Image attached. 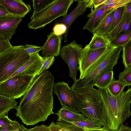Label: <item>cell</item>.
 <instances>
[{
  "mask_svg": "<svg viewBox=\"0 0 131 131\" xmlns=\"http://www.w3.org/2000/svg\"><path fill=\"white\" fill-rule=\"evenodd\" d=\"M54 77L48 71L36 76L27 92L20 100L15 114L26 125L44 122L54 114Z\"/></svg>",
  "mask_w": 131,
  "mask_h": 131,
  "instance_id": "obj_1",
  "label": "cell"
},
{
  "mask_svg": "<svg viewBox=\"0 0 131 131\" xmlns=\"http://www.w3.org/2000/svg\"><path fill=\"white\" fill-rule=\"evenodd\" d=\"M98 88L104 122L102 128L110 131H118L131 115V87L117 98L111 96L106 88Z\"/></svg>",
  "mask_w": 131,
  "mask_h": 131,
  "instance_id": "obj_2",
  "label": "cell"
},
{
  "mask_svg": "<svg viewBox=\"0 0 131 131\" xmlns=\"http://www.w3.org/2000/svg\"><path fill=\"white\" fill-rule=\"evenodd\" d=\"M74 91L81 113L85 120L100 124L103 126L99 90L89 88Z\"/></svg>",
  "mask_w": 131,
  "mask_h": 131,
  "instance_id": "obj_3",
  "label": "cell"
},
{
  "mask_svg": "<svg viewBox=\"0 0 131 131\" xmlns=\"http://www.w3.org/2000/svg\"><path fill=\"white\" fill-rule=\"evenodd\" d=\"M74 1L53 0L48 6L38 12L34 11L28 24V27L36 30L42 28L57 18L67 14Z\"/></svg>",
  "mask_w": 131,
  "mask_h": 131,
  "instance_id": "obj_4",
  "label": "cell"
},
{
  "mask_svg": "<svg viewBox=\"0 0 131 131\" xmlns=\"http://www.w3.org/2000/svg\"><path fill=\"white\" fill-rule=\"evenodd\" d=\"M122 48L116 47L109 55L92 71L82 78L74 82L71 88L74 91L83 88H93L98 80L103 75L113 71L117 64Z\"/></svg>",
  "mask_w": 131,
  "mask_h": 131,
  "instance_id": "obj_5",
  "label": "cell"
},
{
  "mask_svg": "<svg viewBox=\"0 0 131 131\" xmlns=\"http://www.w3.org/2000/svg\"><path fill=\"white\" fill-rule=\"evenodd\" d=\"M23 45L13 46L0 54V83L7 79L25 63L30 56Z\"/></svg>",
  "mask_w": 131,
  "mask_h": 131,
  "instance_id": "obj_6",
  "label": "cell"
},
{
  "mask_svg": "<svg viewBox=\"0 0 131 131\" xmlns=\"http://www.w3.org/2000/svg\"><path fill=\"white\" fill-rule=\"evenodd\" d=\"M35 77L17 75L0 83V94L15 99L20 98L29 89Z\"/></svg>",
  "mask_w": 131,
  "mask_h": 131,
  "instance_id": "obj_7",
  "label": "cell"
},
{
  "mask_svg": "<svg viewBox=\"0 0 131 131\" xmlns=\"http://www.w3.org/2000/svg\"><path fill=\"white\" fill-rule=\"evenodd\" d=\"M82 46L77 43L74 40L69 43L63 46L61 49L60 55L67 64L69 69V76L75 82L76 79L78 61L83 49Z\"/></svg>",
  "mask_w": 131,
  "mask_h": 131,
  "instance_id": "obj_8",
  "label": "cell"
},
{
  "mask_svg": "<svg viewBox=\"0 0 131 131\" xmlns=\"http://www.w3.org/2000/svg\"><path fill=\"white\" fill-rule=\"evenodd\" d=\"M53 92L62 106L78 113H81L74 91L63 81L54 83Z\"/></svg>",
  "mask_w": 131,
  "mask_h": 131,
  "instance_id": "obj_9",
  "label": "cell"
},
{
  "mask_svg": "<svg viewBox=\"0 0 131 131\" xmlns=\"http://www.w3.org/2000/svg\"><path fill=\"white\" fill-rule=\"evenodd\" d=\"M109 47L91 50L87 45L83 49L78 61V69L80 72L79 79L82 78L85 75L89 70L105 52Z\"/></svg>",
  "mask_w": 131,
  "mask_h": 131,
  "instance_id": "obj_10",
  "label": "cell"
},
{
  "mask_svg": "<svg viewBox=\"0 0 131 131\" xmlns=\"http://www.w3.org/2000/svg\"><path fill=\"white\" fill-rule=\"evenodd\" d=\"M30 56L27 61L7 79L17 75L35 76L37 75L42 65L43 57L40 55L39 53Z\"/></svg>",
  "mask_w": 131,
  "mask_h": 131,
  "instance_id": "obj_11",
  "label": "cell"
},
{
  "mask_svg": "<svg viewBox=\"0 0 131 131\" xmlns=\"http://www.w3.org/2000/svg\"><path fill=\"white\" fill-rule=\"evenodd\" d=\"M90 0L78 1L77 5L73 10L68 14L63 17L61 19L55 21L54 24L62 23L65 24L67 27L66 32L64 34V42L68 41V35L71 25L78 17L83 14L86 10Z\"/></svg>",
  "mask_w": 131,
  "mask_h": 131,
  "instance_id": "obj_12",
  "label": "cell"
},
{
  "mask_svg": "<svg viewBox=\"0 0 131 131\" xmlns=\"http://www.w3.org/2000/svg\"><path fill=\"white\" fill-rule=\"evenodd\" d=\"M22 20V18L13 15L0 18V38L10 40Z\"/></svg>",
  "mask_w": 131,
  "mask_h": 131,
  "instance_id": "obj_13",
  "label": "cell"
},
{
  "mask_svg": "<svg viewBox=\"0 0 131 131\" xmlns=\"http://www.w3.org/2000/svg\"><path fill=\"white\" fill-rule=\"evenodd\" d=\"M0 5L12 15L22 18L31 10L30 5L26 4L21 0H1Z\"/></svg>",
  "mask_w": 131,
  "mask_h": 131,
  "instance_id": "obj_14",
  "label": "cell"
},
{
  "mask_svg": "<svg viewBox=\"0 0 131 131\" xmlns=\"http://www.w3.org/2000/svg\"><path fill=\"white\" fill-rule=\"evenodd\" d=\"M47 39L43 46L42 54L45 56H57L60 55L63 35H57L53 32L47 36Z\"/></svg>",
  "mask_w": 131,
  "mask_h": 131,
  "instance_id": "obj_15",
  "label": "cell"
},
{
  "mask_svg": "<svg viewBox=\"0 0 131 131\" xmlns=\"http://www.w3.org/2000/svg\"><path fill=\"white\" fill-rule=\"evenodd\" d=\"M109 10V7L104 4L94 9L87 16L89 18L83 29L87 30L91 33H93L94 29Z\"/></svg>",
  "mask_w": 131,
  "mask_h": 131,
  "instance_id": "obj_16",
  "label": "cell"
},
{
  "mask_svg": "<svg viewBox=\"0 0 131 131\" xmlns=\"http://www.w3.org/2000/svg\"><path fill=\"white\" fill-rule=\"evenodd\" d=\"M131 29V16L124 7L120 21L116 27L108 34L112 42L119 35Z\"/></svg>",
  "mask_w": 131,
  "mask_h": 131,
  "instance_id": "obj_17",
  "label": "cell"
},
{
  "mask_svg": "<svg viewBox=\"0 0 131 131\" xmlns=\"http://www.w3.org/2000/svg\"><path fill=\"white\" fill-rule=\"evenodd\" d=\"M56 114L58 117V121L71 122L85 120L82 114L71 111L63 106L58 111Z\"/></svg>",
  "mask_w": 131,
  "mask_h": 131,
  "instance_id": "obj_18",
  "label": "cell"
},
{
  "mask_svg": "<svg viewBox=\"0 0 131 131\" xmlns=\"http://www.w3.org/2000/svg\"><path fill=\"white\" fill-rule=\"evenodd\" d=\"M90 43L88 44L91 50L109 47L112 45L111 42L107 36L103 35L93 32Z\"/></svg>",
  "mask_w": 131,
  "mask_h": 131,
  "instance_id": "obj_19",
  "label": "cell"
},
{
  "mask_svg": "<svg viewBox=\"0 0 131 131\" xmlns=\"http://www.w3.org/2000/svg\"><path fill=\"white\" fill-rule=\"evenodd\" d=\"M114 11L109 10L106 13L100 23L94 29L93 33L107 36L110 31Z\"/></svg>",
  "mask_w": 131,
  "mask_h": 131,
  "instance_id": "obj_20",
  "label": "cell"
},
{
  "mask_svg": "<svg viewBox=\"0 0 131 131\" xmlns=\"http://www.w3.org/2000/svg\"><path fill=\"white\" fill-rule=\"evenodd\" d=\"M15 98L0 94V117L7 115L10 110H17L18 103Z\"/></svg>",
  "mask_w": 131,
  "mask_h": 131,
  "instance_id": "obj_21",
  "label": "cell"
},
{
  "mask_svg": "<svg viewBox=\"0 0 131 131\" xmlns=\"http://www.w3.org/2000/svg\"><path fill=\"white\" fill-rule=\"evenodd\" d=\"M126 85L119 80H113L106 88L109 94L115 98H118L123 92Z\"/></svg>",
  "mask_w": 131,
  "mask_h": 131,
  "instance_id": "obj_22",
  "label": "cell"
},
{
  "mask_svg": "<svg viewBox=\"0 0 131 131\" xmlns=\"http://www.w3.org/2000/svg\"><path fill=\"white\" fill-rule=\"evenodd\" d=\"M122 47V63L126 68L131 65V40Z\"/></svg>",
  "mask_w": 131,
  "mask_h": 131,
  "instance_id": "obj_23",
  "label": "cell"
},
{
  "mask_svg": "<svg viewBox=\"0 0 131 131\" xmlns=\"http://www.w3.org/2000/svg\"><path fill=\"white\" fill-rule=\"evenodd\" d=\"M113 71L107 73L97 81L95 86L100 88H106L113 80Z\"/></svg>",
  "mask_w": 131,
  "mask_h": 131,
  "instance_id": "obj_24",
  "label": "cell"
},
{
  "mask_svg": "<svg viewBox=\"0 0 131 131\" xmlns=\"http://www.w3.org/2000/svg\"><path fill=\"white\" fill-rule=\"evenodd\" d=\"M131 40V29L119 35L111 42V44L116 47H122Z\"/></svg>",
  "mask_w": 131,
  "mask_h": 131,
  "instance_id": "obj_25",
  "label": "cell"
},
{
  "mask_svg": "<svg viewBox=\"0 0 131 131\" xmlns=\"http://www.w3.org/2000/svg\"><path fill=\"white\" fill-rule=\"evenodd\" d=\"M118 80L126 84L127 86H131V65L120 73Z\"/></svg>",
  "mask_w": 131,
  "mask_h": 131,
  "instance_id": "obj_26",
  "label": "cell"
},
{
  "mask_svg": "<svg viewBox=\"0 0 131 131\" xmlns=\"http://www.w3.org/2000/svg\"><path fill=\"white\" fill-rule=\"evenodd\" d=\"M130 0H107L104 4L107 6L110 10L124 7L129 3Z\"/></svg>",
  "mask_w": 131,
  "mask_h": 131,
  "instance_id": "obj_27",
  "label": "cell"
},
{
  "mask_svg": "<svg viewBox=\"0 0 131 131\" xmlns=\"http://www.w3.org/2000/svg\"><path fill=\"white\" fill-rule=\"evenodd\" d=\"M70 123L80 127L83 128L85 127L90 129H99L102 128L103 126V125L100 124L86 120Z\"/></svg>",
  "mask_w": 131,
  "mask_h": 131,
  "instance_id": "obj_28",
  "label": "cell"
},
{
  "mask_svg": "<svg viewBox=\"0 0 131 131\" xmlns=\"http://www.w3.org/2000/svg\"><path fill=\"white\" fill-rule=\"evenodd\" d=\"M56 123L60 126V131H84V128L70 122L58 121Z\"/></svg>",
  "mask_w": 131,
  "mask_h": 131,
  "instance_id": "obj_29",
  "label": "cell"
},
{
  "mask_svg": "<svg viewBox=\"0 0 131 131\" xmlns=\"http://www.w3.org/2000/svg\"><path fill=\"white\" fill-rule=\"evenodd\" d=\"M123 7L119 8L114 10L109 32L112 31L120 21L123 12Z\"/></svg>",
  "mask_w": 131,
  "mask_h": 131,
  "instance_id": "obj_30",
  "label": "cell"
},
{
  "mask_svg": "<svg viewBox=\"0 0 131 131\" xmlns=\"http://www.w3.org/2000/svg\"><path fill=\"white\" fill-rule=\"evenodd\" d=\"M53 0H33L32 1L34 11H40L48 6Z\"/></svg>",
  "mask_w": 131,
  "mask_h": 131,
  "instance_id": "obj_31",
  "label": "cell"
},
{
  "mask_svg": "<svg viewBox=\"0 0 131 131\" xmlns=\"http://www.w3.org/2000/svg\"><path fill=\"white\" fill-rule=\"evenodd\" d=\"M43 62L42 65L38 72L39 75L43 72L46 71L53 64L54 61V56H44L43 57Z\"/></svg>",
  "mask_w": 131,
  "mask_h": 131,
  "instance_id": "obj_32",
  "label": "cell"
},
{
  "mask_svg": "<svg viewBox=\"0 0 131 131\" xmlns=\"http://www.w3.org/2000/svg\"><path fill=\"white\" fill-rule=\"evenodd\" d=\"M13 47L9 40L3 38H0V54L11 49Z\"/></svg>",
  "mask_w": 131,
  "mask_h": 131,
  "instance_id": "obj_33",
  "label": "cell"
},
{
  "mask_svg": "<svg viewBox=\"0 0 131 131\" xmlns=\"http://www.w3.org/2000/svg\"><path fill=\"white\" fill-rule=\"evenodd\" d=\"M67 29L66 26L62 23H58L54 24L53 28V31L57 35L64 34L66 32Z\"/></svg>",
  "mask_w": 131,
  "mask_h": 131,
  "instance_id": "obj_34",
  "label": "cell"
},
{
  "mask_svg": "<svg viewBox=\"0 0 131 131\" xmlns=\"http://www.w3.org/2000/svg\"><path fill=\"white\" fill-rule=\"evenodd\" d=\"M24 48L27 53L29 55L38 53L42 50L43 46L39 47L30 44L25 45Z\"/></svg>",
  "mask_w": 131,
  "mask_h": 131,
  "instance_id": "obj_35",
  "label": "cell"
},
{
  "mask_svg": "<svg viewBox=\"0 0 131 131\" xmlns=\"http://www.w3.org/2000/svg\"><path fill=\"white\" fill-rule=\"evenodd\" d=\"M19 124L18 122L16 120L13 121L12 123L3 128L0 129V131H18Z\"/></svg>",
  "mask_w": 131,
  "mask_h": 131,
  "instance_id": "obj_36",
  "label": "cell"
},
{
  "mask_svg": "<svg viewBox=\"0 0 131 131\" xmlns=\"http://www.w3.org/2000/svg\"><path fill=\"white\" fill-rule=\"evenodd\" d=\"M107 0H90L88 5L87 7L91 8V11L93 10V8L94 9L97 8L105 2Z\"/></svg>",
  "mask_w": 131,
  "mask_h": 131,
  "instance_id": "obj_37",
  "label": "cell"
},
{
  "mask_svg": "<svg viewBox=\"0 0 131 131\" xmlns=\"http://www.w3.org/2000/svg\"><path fill=\"white\" fill-rule=\"evenodd\" d=\"M25 131H50L48 126L44 125L37 126L30 129L25 127Z\"/></svg>",
  "mask_w": 131,
  "mask_h": 131,
  "instance_id": "obj_38",
  "label": "cell"
},
{
  "mask_svg": "<svg viewBox=\"0 0 131 131\" xmlns=\"http://www.w3.org/2000/svg\"><path fill=\"white\" fill-rule=\"evenodd\" d=\"M13 121L7 115L0 117V129H2Z\"/></svg>",
  "mask_w": 131,
  "mask_h": 131,
  "instance_id": "obj_39",
  "label": "cell"
},
{
  "mask_svg": "<svg viewBox=\"0 0 131 131\" xmlns=\"http://www.w3.org/2000/svg\"><path fill=\"white\" fill-rule=\"evenodd\" d=\"M12 15L3 6L0 5V18L6 17Z\"/></svg>",
  "mask_w": 131,
  "mask_h": 131,
  "instance_id": "obj_40",
  "label": "cell"
},
{
  "mask_svg": "<svg viewBox=\"0 0 131 131\" xmlns=\"http://www.w3.org/2000/svg\"><path fill=\"white\" fill-rule=\"evenodd\" d=\"M48 126L50 131H60V126L54 122H52Z\"/></svg>",
  "mask_w": 131,
  "mask_h": 131,
  "instance_id": "obj_41",
  "label": "cell"
},
{
  "mask_svg": "<svg viewBox=\"0 0 131 131\" xmlns=\"http://www.w3.org/2000/svg\"><path fill=\"white\" fill-rule=\"evenodd\" d=\"M118 131H131V128L123 124Z\"/></svg>",
  "mask_w": 131,
  "mask_h": 131,
  "instance_id": "obj_42",
  "label": "cell"
},
{
  "mask_svg": "<svg viewBox=\"0 0 131 131\" xmlns=\"http://www.w3.org/2000/svg\"><path fill=\"white\" fill-rule=\"evenodd\" d=\"M124 7L127 13L131 16V0Z\"/></svg>",
  "mask_w": 131,
  "mask_h": 131,
  "instance_id": "obj_43",
  "label": "cell"
},
{
  "mask_svg": "<svg viewBox=\"0 0 131 131\" xmlns=\"http://www.w3.org/2000/svg\"><path fill=\"white\" fill-rule=\"evenodd\" d=\"M25 127L23 125L19 124V130L18 131H25Z\"/></svg>",
  "mask_w": 131,
  "mask_h": 131,
  "instance_id": "obj_44",
  "label": "cell"
},
{
  "mask_svg": "<svg viewBox=\"0 0 131 131\" xmlns=\"http://www.w3.org/2000/svg\"><path fill=\"white\" fill-rule=\"evenodd\" d=\"M91 131H110L109 130L103 129L102 127V128L99 129H90Z\"/></svg>",
  "mask_w": 131,
  "mask_h": 131,
  "instance_id": "obj_45",
  "label": "cell"
},
{
  "mask_svg": "<svg viewBox=\"0 0 131 131\" xmlns=\"http://www.w3.org/2000/svg\"><path fill=\"white\" fill-rule=\"evenodd\" d=\"M84 131H91L89 129L86 127H84Z\"/></svg>",
  "mask_w": 131,
  "mask_h": 131,
  "instance_id": "obj_46",
  "label": "cell"
},
{
  "mask_svg": "<svg viewBox=\"0 0 131 131\" xmlns=\"http://www.w3.org/2000/svg\"></svg>",
  "mask_w": 131,
  "mask_h": 131,
  "instance_id": "obj_47",
  "label": "cell"
}]
</instances>
